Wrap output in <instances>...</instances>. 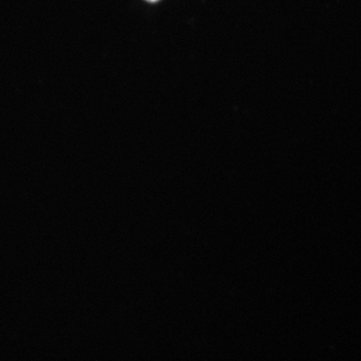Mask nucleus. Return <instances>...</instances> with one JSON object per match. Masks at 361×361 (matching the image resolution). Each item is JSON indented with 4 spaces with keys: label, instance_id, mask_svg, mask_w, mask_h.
<instances>
[{
    "label": "nucleus",
    "instance_id": "f257e3e1",
    "mask_svg": "<svg viewBox=\"0 0 361 361\" xmlns=\"http://www.w3.org/2000/svg\"><path fill=\"white\" fill-rule=\"evenodd\" d=\"M148 1H157V0H148Z\"/></svg>",
    "mask_w": 361,
    "mask_h": 361
}]
</instances>
